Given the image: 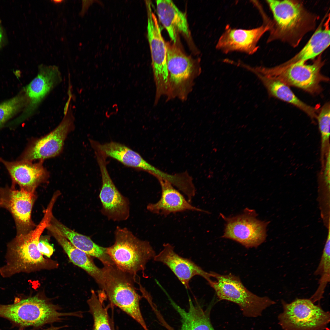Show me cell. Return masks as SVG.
<instances>
[{"label": "cell", "instance_id": "1", "mask_svg": "<svg viewBox=\"0 0 330 330\" xmlns=\"http://www.w3.org/2000/svg\"><path fill=\"white\" fill-rule=\"evenodd\" d=\"M53 206L49 204L44 216L34 230L16 235L7 245L6 263L0 268V274L4 277L21 272H30L46 267L49 261L39 251L38 245L40 236L49 225Z\"/></svg>", "mask_w": 330, "mask_h": 330}, {"label": "cell", "instance_id": "2", "mask_svg": "<svg viewBox=\"0 0 330 330\" xmlns=\"http://www.w3.org/2000/svg\"><path fill=\"white\" fill-rule=\"evenodd\" d=\"M273 17L269 24L270 42L279 40L293 47L304 35L314 28L316 17L306 10L302 3L295 0H267Z\"/></svg>", "mask_w": 330, "mask_h": 330}, {"label": "cell", "instance_id": "3", "mask_svg": "<svg viewBox=\"0 0 330 330\" xmlns=\"http://www.w3.org/2000/svg\"><path fill=\"white\" fill-rule=\"evenodd\" d=\"M102 291L113 305L135 321L144 330L148 328L141 311L142 298L136 291L134 276L118 268L115 265H104Z\"/></svg>", "mask_w": 330, "mask_h": 330}, {"label": "cell", "instance_id": "4", "mask_svg": "<svg viewBox=\"0 0 330 330\" xmlns=\"http://www.w3.org/2000/svg\"><path fill=\"white\" fill-rule=\"evenodd\" d=\"M114 235V243L107 248L114 265L134 276L138 272L144 271L147 263L156 254L150 243L140 239L126 228L117 226Z\"/></svg>", "mask_w": 330, "mask_h": 330}, {"label": "cell", "instance_id": "5", "mask_svg": "<svg viewBox=\"0 0 330 330\" xmlns=\"http://www.w3.org/2000/svg\"><path fill=\"white\" fill-rule=\"evenodd\" d=\"M211 273L212 277L215 280H211L208 283L215 290L219 300L236 304L245 317H259L267 308L276 303L267 296H260L248 290L238 276L231 273L223 275Z\"/></svg>", "mask_w": 330, "mask_h": 330}, {"label": "cell", "instance_id": "6", "mask_svg": "<svg viewBox=\"0 0 330 330\" xmlns=\"http://www.w3.org/2000/svg\"><path fill=\"white\" fill-rule=\"evenodd\" d=\"M321 55L313 64L298 62L288 65L280 64L272 68L252 67L250 71L277 79L288 86H295L312 94L322 90L320 83L329 79L321 72L324 64Z\"/></svg>", "mask_w": 330, "mask_h": 330}, {"label": "cell", "instance_id": "7", "mask_svg": "<svg viewBox=\"0 0 330 330\" xmlns=\"http://www.w3.org/2000/svg\"><path fill=\"white\" fill-rule=\"evenodd\" d=\"M168 86L167 100L185 101L192 91L194 80L200 74L199 65L175 44L166 42Z\"/></svg>", "mask_w": 330, "mask_h": 330}, {"label": "cell", "instance_id": "8", "mask_svg": "<svg viewBox=\"0 0 330 330\" xmlns=\"http://www.w3.org/2000/svg\"><path fill=\"white\" fill-rule=\"evenodd\" d=\"M282 304L278 319L283 330H323L329 322V313L310 299H297L289 303L282 301Z\"/></svg>", "mask_w": 330, "mask_h": 330}, {"label": "cell", "instance_id": "9", "mask_svg": "<svg viewBox=\"0 0 330 330\" xmlns=\"http://www.w3.org/2000/svg\"><path fill=\"white\" fill-rule=\"evenodd\" d=\"M221 215L226 222L222 238L235 241L248 248H256L266 240L269 222L258 219L255 210L246 208L243 213L234 216Z\"/></svg>", "mask_w": 330, "mask_h": 330}, {"label": "cell", "instance_id": "10", "mask_svg": "<svg viewBox=\"0 0 330 330\" xmlns=\"http://www.w3.org/2000/svg\"><path fill=\"white\" fill-rule=\"evenodd\" d=\"M62 79L57 66L39 65L37 75L23 88L27 98L26 106L20 115L7 126L12 128L34 115L44 99L61 82Z\"/></svg>", "mask_w": 330, "mask_h": 330}, {"label": "cell", "instance_id": "11", "mask_svg": "<svg viewBox=\"0 0 330 330\" xmlns=\"http://www.w3.org/2000/svg\"><path fill=\"white\" fill-rule=\"evenodd\" d=\"M146 2L147 14V38L152 57L154 82L156 86L155 103H158L160 98L166 96L168 86V72L167 65V47L151 4Z\"/></svg>", "mask_w": 330, "mask_h": 330}, {"label": "cell", "instance_id": "12", "mask_svg": "<svg viewBox=\"0 0 330 330\" xmlns=\"http://www.w3.org/2000/svg\"><path fill=\"white\" fill-rule=\"evenodd\" d=\"M64 112V116L59 124L46 135L31 142L21 155L20 160L42 161L61 153L65 139L74 127V117L71 108L69 107Z\"/></svg>", "mask_w": 330, "mask_h": 330}, {"label": "cell", "instance_id": "13", "mask_svg": "<svg viewBox=\"0 0 330 330\" xmlns=\"http://www.w3.org/2000/svg\"><path fill=\"white\" fill-rule=\"evenodd\" d=\"M95 152L102 179L99 195L102 204L101 212L108 220L115 222L127 220L130 216L129 201L121 194L112 180L106 167V158Z\"/></svg>", "mask_w": 330, "mask_h": 330}, {"label": "cell", "instance_id": "14", "mask_svg": "<svg viewBox=\"0 0 330 330\" xmlns=\"http://www.w3.org/2000/svg\"><path fill=\"white\" fill-rule=\"evenodd\" d=\"M35 192L6 186L0 188V208L12 214L15 221L17 235L27 233L34 226L31 213L35 200Z\"/></svg>", "mask_w": 330, "mask_h": 330}, {"label": "cell", "instance_id": "15", "mask_svg": "<svg viewBox=\"0 0 330 330\" xmlns=\"http://www.w3.org/2000/svg\"><path fill=\"white\" fill-rule=\"evenodd\" d=\"M270 29L269 24L250 29L234 28L227 25L216 48L225 54L237 51L252 55L258 50L257 44L261 38Z\"/></svg>", "mask_w": 330, "mask_h": 330}, {"label": "cell", "instance_id": "16", "mask_svg": "<svg viewBox=\"0 0 330 330\" xmlns=\"http://www.w3.org/2000/svg\"><path fill=\"white\" fill-rule=\"evenodd\" d=\"M90 142L95 152L106 158H112L127 167L146 171L157 179L165 176V172L148 163L139 153L124 145L115 141L101 143L91 139Z\"/></svg>", "mask_w": 330, "mask_h": 330}, {"label": "cell", "instance_id": "17", "mask_svg": "<svg viewBox=\"0 0 330 330\" xmlns=\"http://www.w3.org/2000/svg\"><path fill=\"white\" fill-rule=\"evenodd\" d=\"M153 260L167 266L187 289L190 288L189 282L196 276L202 277L208 282L211 280V272L205 271L191 259L179 255L169 243L163 244L162 250L156 254Z\"/></svg>", "mask_w": 330, "mask_h": 330}, {"label": "cell", "instance_id": "18", "mask_svg": "<svg viewBox=\"0 0 330 330\" xmlns=\"http://www.w3.org/2000/svg\"><path fill=\"white\" fill-rule=\"evenodd\" d=\"M8 170L12 181L11 187L16 185L20 189L35 192L37 186L49 176L48 172L44 167L42 161L33 163L32 162L19 160L9 162L0 158Z\"/></svg>", "mask_w": 330, "mask_h": 330}, {"label": "cell", "instance_id": "19", "mask_svg": "<svg viewBox=\"0 0 330 330\" xmlns=\"http://www.w3.org/2000/svg\"><path fill=\"white\" fill-rule=\"evenodd\" d=\"M158 181L161 187V197L156 203L148 204L147 209L149 211L164 216L186 211L206 213L205 211L191 204L170 182L162 180Z\"/></svg>", "mask_w": 330, "mask_h": 330}, {"label": "cell", "instance_id": "20", "mask_svg": "<svg viewBox=\"0 0 330 330\" xmlns=\"http://www.w3.org/2000/svg\"><path fill=\"white\" fill-rule=\"evenodd\" d=\"M156 4L159 20L174 43H176L179 33L189 37L190 32L185 13L171 0H158Z\"/></svg>", "mask_w": 330, "mask_h": 330}, {"label": "cell", "instance_id": "21", "mask_svg": "<svg viewBox=\"0 0 330 330\" xmlns=\"http://www.w3.org/2000/svg\"><path fill=\"white\" fill-rule=\"evenodd\" d=\"M50 223L57 232L75 247L90 256L97 258L104 266L114 264L107 253V248L100 246L89 237L72 230L57 220L53 216Z\"/></svg>", "mask_w": 330, "mask_h": 330}, {"label": "cell", "instance_id": "22", "mask_svg": "<svg viewBox=\"0 0 330 330\" xmlns=\"http://www.w3.org/2000/svg\"><path fill=\"white\" fill-rule=\"evenodd\" d=\"M61 246L71 261L86 271L94 279L102 289L103 283V271L97 267L89 255L73 246L59 233L50 223L46 228Z\"/></svg>", "mask_w": 330, "mask_h": 330}, {"label": "cell", "instance_id": "23", "mask_svg": "<svg viewBox=\"0 0 330 330\" xmlns=\"http://www.w3.org/2000/svg\"><path fill=\"white\" fill-rule=\"evenodd\" d=\"M266 89L270 96L290 103L306 114L313 119H316L317 110L298 98L289 86L276 79L253 72Z\"/></svg>", "mask_w": 330, "mask_h": 330}, {"label": "cell", "instance_id": "24", "mask_svg": "<svg viewBox=\"0 0 330 330\" xmlns=\"http://www.w3.org/2000/svg\"><path fill=\"white\" fill-rule=\"evenodd\" d=\"M329 17L325 23L323 22L304 47L294 57L283 64L288 65L298 62L305 63L318 56L330 45Z\"/></svg>", "mask_w": 330, "mask_h": 330}, {"label": "cell", "instance_id": "25", "mask_svg": "<svg viewBox=\"0 0 330 330\" xmlns=\"http://www.w3.org/2000/svg\"><path fill=\"white\" fill-rule=\"evenodd\" d=\"M170 303L181 318V330H215L210 318L208 310H204L198 304L189 299V309L185 311L171 299Z\"/></svg>", "mask_w": 330, "mask_h": 330}, {"label": "cell", "instance_id": "26", "mask_svg": "<svg viewBox=\"0 0 330 330\" xmlns=\"http://www.w3.org/2000/svg\"><path fill=\"white\" fill-rule=\"evenodd\" d=\"M91 293L87 303L93 319V330H112V321L103 305V298L100 294L97 295L94 290Z\"/></svg>", "mask_w": 330, "mask_h": 330}, {"label": "cell", "instance_id": "27", "mask_svg": "<svg viewBox=\"0 0 330 330\" xmlns=\"http://www.w3.org/2000/svg\"><path fill=\"white\" fill-rule=\"evenodd\" d=\"M27 103L23 88L16 96L0 103V130L10 119L22 112Z\"/></svg>", "mask_w": 330, "mask_h": 330}, {"label": "cell", "instance_id": "28", "mask_svg": "<svg viewBox=\"0 0 330 330\" xmlns=\"http://www.w3.org/2000/svg\"><path fill=\"white\" fill-rule=\"evenodd\" d=\"M329 233L328 236L323 250L322 256L317 268L314 272L315 275L321 276L319 286L314 294L318 298H321L325 287L330 281V242Z\"/></svg>", "mask_w": 330, "mask_h": 330}, {"label": "cell", "instance_id": "29", "mask_svg": "<svg viewBox=\"0 0 330 330\" xmlns=\"http://www.w3.org/2000/svg\"><path fill=\"white\" fill-rule=\"evenodd\" d=\"M330 111L329 103H326L320 109L316 119L321 136V150L323 164L324 163V155L326 154L330 149Z\"/></svg>", "mask_w": 330, "mask_h": 330}, {"label": "cell", "instance_id": "30", "mask_svg": "<svg viewBox=\"0 0 330 330\" xmlns=\"http://www.w3.org/2000/svg\"><path fill=\"white\" fill-rule=\"evenodd\" d=\"M38 250L42 255L50 258L54 252L53 247L50 244L47 240H39L38 245Z\"/></svg>", "mask_w": 330, "mask_h": 330}, {"label": "cell", "instance_id": "31", "mask_svg": "<svg viewBox=\"0 0 330 330\" xmlns=\"http://www.w3.org/2000/svg\"><path fill=\"white\" fill-rule=\"evenodd\" d=\"M5 42V35L0 20V51L2 48Z\"/></svg>", "mask_w": 330, "mask_h": 330}, {"label": "cell", "instance_id": "32", "mask_svg": "<svg viewBox=\"0 0 330 330\" xmlns=\"http://www.w3.org/2000/svg\"><path fill=\"white\" fill-rule=\"evenodd\" d=\"M62 328V326L61 327H54L53 326H51L50 327L42 330H59L60 328Z\"/></svg>", "mask_w": 330, "mask_h": 330}, {"label": "cell", "instance_id": "33", "mask_svg": "<svg viewBox=\"0 0 330 330\" xmlns=\"http://www.w3.org/2000/svg\"><path fill=\"white\" fill-rule=\"evenodd\" d=\"M53 1L54 2H56V3L58 2H58H61L62 1H61V0H59V1L58 0H56V1Z\"/></svg>", "mask_w": 330, "mask_h": 330}, {"label": "cell", "instance_id": "34", "mask_svg": "<svg viewBox=\"0 0 330 330\" xmlns=\"http://www.w3.org/2000/svg\"></svg>", "mask_w": 330, "mask_h": 330}]
</instances>
